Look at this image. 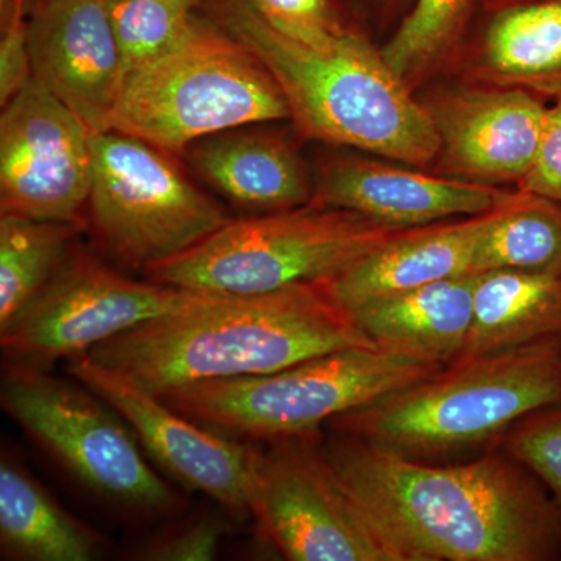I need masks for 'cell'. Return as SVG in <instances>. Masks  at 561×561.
<instances>
[{
    "mask_svg": "<svg viewBox=\"0 0 561 561\" xmlns=\"http://www.w3.org/2000/svg\"><path fill=\"white\" fill-rule=\"evenodd\" d=\"M321 454L397 561H538L560 540L559 511L505 457L435 467L348 434Z\"/></svg>",
    "mask_w": 561,
    "mask_h": 561,
    "instance_id": "cell-1",
    "label": "cell"
},
{
    "mask_svg": "<svg viewBox=\"0 0 561 561\" xmlns=\"http://www.w3.org/2000/svg\"><path fill=\"white\" fill-rule=\"evenodd\" d=\"M350 348H376L320 283L271 294L216 295L191 311L149 321L87 354L162 397L187 383L284 370Z\"/></svg>",
    "mask_w": 561,
    "mask_h": 561,
    "instance_id": "cell-2",
    "label": "cell"
},
{
    "mask_svg": "<svg viewBox=\"0 0 561 561\" xmlns=\"http://www.w3.org/2000/svg\"><path fill=\"white\" fill-rule=\"evenodd\" d=\"M217 16L221 31L267 69L306 135L409 164H423L440 151L434 117L382 51L360 36L339 24L286 35L247 0H220Z\"/></svg>",
    "mask_w": 561,
    "mask_h": 561,
    "instance_id": "cell-3",
    "label": "cell"
},
{
    "mask_svg": "<svg viewBox=\"0 0 561 561\" xmlns=\"http://www.w3.org/2000/svg\"><path fill=\"white\" fill-rule=\"evenodd\" d=\"M561 404L556 337L461 359L430 378L334 419V426L416 460L494 440L516 423Z\"/></svg>",
    "mask_w": 561,
    "mask_h": 561,
    "instance_id": "cell-4",
    "label": "cell"
},
{
    "mask_svg": "<svg viewBox=\"0 0 561 561\" xmlns=\"http://www.w3.org/2000/svg\"><path fill=\"white\" fill-rule=\"evenodd\" d=\"M289 116L257 58L227 32L198 21L176 49L125 77L108 130L180 151L217 133Z\"/></svg>",
    "mask_w": 561,
    "mask_h": 561,
    "instance_id": "cell-5",
    "label": "cell"
},
{
    "mask_svg": "<svg viewBox=\"0 0 561 561\" xmlns=\"http://www.w3.org/2000/svg\"><path fill=\"white\" fill-rule=\"evenodd\" d=\"M442 368L379 348H350L265 375L187 383L158 398L203 426L279 442L308 437Z\"/></svg>",
    "mask_w": 561,
    "mask_h": 561,
    "instance_id": "cell-6",
    "label": "cell"
},
{
    "mask_svg": "<svg viewBox=\"0 0 561 561\" xmlns=\"http://www.w3.org/2000/svg\"><path fill=\"white\" fill-rule=\"evenodd\" d=\"M398 230L345 209L284 210L228 220L205 241L149 268V279L203 294H271L323 283Z\"/></svg>",
    "mask_w": 561,
    "mask_h": 561,
    "instance_id": "cell-7",
    "label": "cell"
},
{
    "mask_svg": "<svg viewBox=\"0 0 561 561\" xmlns=\"http://www.w3.org/2000/svg\"><path fill=\"white\" fill-rule=\"evenodd\" d=\"M91 221L101 241L133 268H149L205 241L228 220L165 151L133 136H92Z\"/></svg>",
    "mask_w": 561,
    "mask_h": 561,
    "instance_id": "cell-8",
    "label": "cell"
},
{
    "mask_svg": "<svg viewBox=\"0 0 561 561\" xmlns=\"http://www.w3.org/2000/svg\"><path fill=\"white\" fill-rule=\"evenodd\" d=\"M216 297L140 283L84 256H68L49 283L0 330L3 354L14 367H43L83 356L124 332L201 308Z\"/></svg>",
    "mask_w": 561,
    "mask_h": 561,
    "instance_id": "cell-9",
    "label": "cell"
},
{
    "mask_svg": "<svg viewBox=\"0 0 561 561\" xmlns=\"http://www.w3.org/2000/svg\"><path fill=\"white\" fill-rule=\"evenodd\" d=\"M92 393V391H91ZM3 409L91 489L125 504L164 508L172 493L151 470L106 402L41 368L14 367L3 378Z\"/></svg>",
    "mask_w": 561,
    "mask_h": 561,
    "instance_id": "cell-10",
    "label": "cell"
},
{
    "mask_svg": "<svg viewBox=\"0 0 561 561\" xmlns=\"http://www.w3.org/2000/svg\"><path fill=\"white\" fill-rule=\"evenodd\" d=\"M308 437L254 451L250 513L291 561H397Z\"/></svg>",
    "mask_w": 561,
    "mask_h": 561,
    "instance_id": "cell-11",
    "label": "cell"
},
{
    "mask_svg": "<svg viewBox=\"0 0 561 561\" xmlns=\"http://www.w3.org/2000/svg\"><path fill=\"white\" fill-rule=\"evenodd\" d=\"M94 131L38 81L0 117V209L39 220L77 221L90 201Z\"/></svg>",
    "mask_w": 561,
    "mask_h": 561,
    "instance_id": "cell-12",
    "label": "cell"
},
{
    "mask_svg": "<svg viewBox=\"0 0 561 561\" xmlns=\"http://www.w3.org/2000/svg\"><path fill=\"white\" fill-rule=\"evenodd\" d=\"M68 371L135 430L154 460L191 489L203 491L238 515L250 513V476L254 451L187 419L161 398L119 373L73 357Z\"/></svg>",
    "mask_w": 561,
    "mask_h": 561,
    "instance_id": "cell-13",
    "label": "cell"
},
{
    "mask_svg": "<svg viewBox=\"0 0 561 561\" xmlns=\"http://www.w3.org/2000/svg\"><path fill=\"white\" fill-rule=\"evenodd\" d=\"M32 79L106 131L125 72L106 0H44L27 22Z\"/></svg>",
    "mask_w": 561,
    "mask_h": 561,
    "instance_id": "cell-14",
    "label": "cell"
},
{
    "mask_svg": "<svg viewBox=\"0 0 561 561\" xmlns=\"http://www.w3.org/2000/svg\"><path fill=\"white\" fill-rule=\"evenodd\" d=\"M511 201L481 184L360 161L331 168L317 192L323 208L351 210L398 231L454 216H482Z\"/></svg>",
    "mask_w": 561,
    "mask_h": 561,
    "instance_id": "cell-15",
    "label": "cell"
},
{
    "mask_svg": "<svg viewBox=\"0 0 561 561\" xmlns=\"http://www.w3.org/2000/svg\"><path fill=\"white\" fill-rule=\"evenodd\" d=\"M483 216L397 231L378 249L320 284L332 300L351 312L391 295L474 273Z\"/></svg>",
    "mask_w": 561,
    "mask_h": 561,
    "instance_id": "cell-16",
    "label": "cell"
},
{
    "mask_svg": "<svg viewBox=\"0 0 561 561\" xmlns=\"http://www.w3.org/2000/svg\"><path fill=\"white\" fill-rule=\"evenodd\" d=\"M546 113L526 92H474L449 103L434 119L442 147L461 171L524 179L537 157Z\"/></svg>",
    "mask_w": 561,
    "mask_h": 561,
    "instance_id": "cell-17",
    "label": "cell"
},
{
    "mask_svg": "<svg viewBox=\"0 0 561 561\" xmlns=\"http://www.w3.org/2000/svg\"><path fill=\"white\" fill-rule=\"evenodd\" d=\"M478 275L437 280L350 313L376 348L445 367L467 343Z\"/></svg>",
    "mask_w": 561,
    "mask_h": 561,
    "instance_id": "cell-18",
    "label": "cell"
},
{
    "mask_svg": "<svg viewBox=\"0 0 561 561\" xmlns=\"http://www.w3.org/2000/svg\"><path fill=\"white\" fill-rule=\"evenodd\" d=\"M560 332L561 273L482 272L470 332L456 360L518 348Z\"/></svg>",
    "mask_w": 561,
    "mask_h": 561,
    "instance_id": "cell-19",
    "label": "cell"
},
{
    "mask_svg": "<svg viewBox=\"0 0 561 561\" xmlns=\"http://www.w3.org/2000/svg\"><path fill=\"white\" fill-rule=\"evenodd\" d=\"M197 171L230 201L254 209H289L308 202L309 181L297 157L278 140L239 133L203 142Z\"/></svg>",
    "mask_w": 561,
    "mask_h": 561,
    "instance_id": "cell-20",
    "label": "cell"
},
{
    "mask_svg": "<svg viewBox=\"0 0 561 561\" xmlns=\"http://www.w3.org/2000/svg\"><path fill=\"white\" fill-rule=\"evenodd\" d=\"M0 540L33 561H90L98 542L13 461L0 465Z\"/></svg>",
    "mask_w": 561,
    "mask_h": 561,
    "instance_id": "cell-21",
    "label": "cell"
},
{
    "mask_svg": "<svg viewBox=\"0 0 561 561\" xmlns=\"http://www.w3.org/2000/svg\"><path fill=\"white\" fill-rule=\"evenodd\" d=\"M561 273V206L548 198H512L483 216L474 273Z\"/></svg>",
    "mask_w": 561,
    "mask_h": 561,
    "instance_id": "cell-22",
    "label": "cell"
},
{
    "mask_svg": "<svg viewBox=\"0 0 561 561\" xmlns=\"http://www.w3.org/2000/svg\"><path fill=\"white\" fill-rule=\"evenodd\" d=\"M77 221L0 217V330L35 298L68 260Z\"/></svg>",
    "mask_w": 561,
    "mask_h": 561,
    "instance_id": "cell-23",
    "label": "cell"
},
{
    "mask_svg": "<svg viewBox=\"0 0 561 561\" xmlns=\"http://www.w3.org/2000/svg\"><path fill=\"white\" fill-rule=\"evenodd\" d=\"M491 68L515 77H540L561 69V0L502 13L486 36Z\"/></svg>",
    "mask_w": 561,
    "mask_h": 561,
    "instance_id": "cell-24",
    "label": "cell"
},
{
    "mask_svg": "<svg viewBox=\"0 0 561 561\" xmlns=\"http://www.w3.org/2000/svg\"><path fill=\"white\" fill-rule=\"evenodd\" d=\"M125 77L176 49L194 32L197 0H106Z\"/></svg>",
    "mask_w": 561,
    "mask_h": 561,
    "instance_id": "cell-25",
    "label": "cell"
},
{
    "mask_svg": "<svg viewBox=\"0 0 561 561\" xmlns=\"http://www.w3.org/2000/svg\"><path fill=\"white\" fill-rule=\"evenodd\" d=\"M467 5L468 0H416L381 50L390 68L405 79L430 62L451 38Z\"/></svg>",
    "mask_w": 561,
    "mask_h": 561,
    "instance_id": "cell-26",
    "label": "cell"
},
{
    "mask_svg": "<svg viewBox=\"0 0 561 561\" xmlns=\"http://www.w3.org/2000/svg\"><path fill=\"white\" fill-rule=\"evenodd\" d=\"M511 431L505 434V451L549 486L561 513V404L531 413Z\"/></svg>",
    "mask_w": 561,
    "mask_h": 561,
    "instance_id": "cell-27",
    "label": "cell"
},
{
    "mask_svg": "<svg viewBox=\"0 0 561 561\" xmlns=\"http://www.w3.org/2000/svg\"><path fill=\"white\" fill-rule=\"evenodd\" d=\"M25 0H9L3 16L0 39V102L9 103L32 79L28 55L27 22L24 20Z\"/></svg>",
    "mask_w": 561,
    "mask_h": 561,
    "instance_id": "cell-28",
    "label": "cell"
},
{
    "mask_svg": "<svg viewBox=\"0 0 561 561\" xmlns=\"http://www.w3.org/2000/svg\"><path fill=\"white\" fill-rule=\"evenodd\" d=\"M524 190L561 205V99L546 113L540 146L524 176Z\"/></svg>",
    "mask_w": 561,
    "mask_h": 561,
    "instance_id": "cell-29",
    "label": "cell"
},
{
    "mask_svg": "<svg viewBox=\"0 0 561 561\" xmlns=\"http://www.w3.org/2000/svg\"><path fill=\"white\" fill-rule=\"evenodd\" d=\"M247 2L262 20L286 35H308V33L337 25L331 16L327 0H247Z\"/></svg>",
    "mask_w": 561,
    "mask_h": 561,
    "instance_id": "cell-30",
    "label": "cell"
},
{
    "mask_svg": "<svg viewBox=\"0 0 561 561\" xmlns=\"http://www.w3.org/2000/svg\"><path fill=\"white\" fill-rule=\"evenodd\" d=\"M224 527L216 522L195 524L175 537L151 546L147 559L169 561H205L216 556Z\"/></svg>",
    "mask_w": 561,
    "mask_h": 561,
    "instance_id": "cell-31",
    "label": "cell"
}]
</instances>
